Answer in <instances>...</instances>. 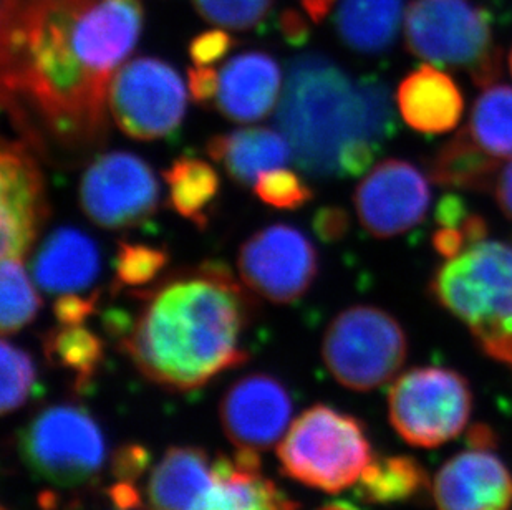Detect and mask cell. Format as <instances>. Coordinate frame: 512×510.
Returning <instances> with one entry per match:
<instances>
[{
	"label": "cell",
	"instance_id": "obj_17",
	"mask_svg": "<svg viewBox=\"0 0 512 510\" xmlns=\"http://www.w3.org/2000/svg\"><path fill=\"white\" fill-rule=\"evenodd\" d=\"M281 88L282 72L276 58L259 50L239 53L219 72L216 108L237 123L261 121L276 108Z\"/></svg>",
	"mask_w": 512,
	"mask_h": 510
},
{
	"label": "cell",
	"instance_id": "obj_4",
	"mask_svg": "<svg viewBox=\"0 0 512 510\" xmlns=\"http://www.w3.org/2000/svg\"><path fill=\"white\" fill-rule=\"evenodd\" d=\"M428 292L489 358L506 363L512 350V244L488 236L469 242L438 265Z\"/></svg>",
	"mask_w": 512,
	"mask_h": 510
},
{
	"label": "cell",
	"instance_id": "obj_3",
	"mask_svg": "<svg viewBox=\"0 0 512 510\" xmlns=\"http://www.w3.org/2000/svg\"><path fill=\"white\" fill-rule=\"evenodd\" d=\"M277 125L295 164L322 179L340 176L348 151H380L395 133L388 88L372 78L355 82L324 53H304L290 62Z\"/></svg>",
	"mask_w": 512,
	"mask_h": 510
},
{
	"label": "cell",
	"instance_id": "obj_12",
	"mask_svg": "<svg viewBox=\"0 0 512 510\" xmlns=\"http://www.w3.org/2000/svg\"><path fill=\"white\" fill-rule=\"evenodd\" d=\"M237 269L247 289L272 304L302 299L319 275V254L309 237L289 224L254 232L239 249Z\"/></svg>",
	"mask_w": 512,
	"mask_h": 510
},
{
	"label": "cell",
	"instance_id": "obj_25",
	"mask_svg": "<svg viewBox=\"0 0 512 510\" xmlns=\"http://www.w3.org/2000/svg\"><path fill=\"white\" fill-rule=\"evenodd\" d=\"M464 133L479 151L498 161L512 159V87L493 83L473 103Z\"/></svg>",
	"mask_w": 512,
	"mask_h": 510
},
{
	"label": "cell",
	"instance_id": "obj_20",
	"mask_svg": "<svg viewBox=\"0 0 512 510\" xmlns=\"http://www.w3.org/2000/svg\"><path fill=\"white\" fill-rule=\"evenodd\" d=\"M102 257L97 242L75 227H58L39 247L34 259L35 284L49 294L85 290L97 280Z\"/></svg>",
	"mask_w": 512,
	"mask_h": 510
},
{
	"label": "cell",
	"instance_id": "obj_24",
	"mask_svg": "<svg viewBox=\"0 0 512 510\" xmlns=\"http://www.w3.org/2000/svg\"><path fill=\"white\" fill-rule=\"evenodd\" d=\"M503 166L479 151L463 128L441 145L426 163L433 183L474 193H491Z\"/></svg>",
	"mask_w": 512,
	"mask_h": 510
},
{
	"label": "cell",
	"instance_id": "obj_44",
	"mask_svg": "<svg viewBox=\"0 0 512 510\" xmlns=\"http://www.w3.org/2000/svg\"><path fill=\"white\" fill-rule=\"evenodd\" d=\"M509 68H511V73H512V49H511V53H509Z\"/></svg>",
	"mask_w": 512,
	"mask_h": 510
},
{
	"label": "cell",
	"instance_id": "obj_10",
	"mask_svg": "<svg viewBox=\"0 0 512 510\" xmlns=\"http://www.w3.org/2000/svg\"><path fill=\"white\" fill-rule=\"evenodd\" d=\"M188 93L183 78L170 63L136 57L115 73L108 108L121 133L138 141L173 135L183 123Z\"/></svg>",
	"mask_w": 512,
	"mask_h": 510
},
{
	"label": "cell",
	"instance_id": "obj_39",
	"mask_svg": "<svg viewBox=\"0 0 512 510\" xmlns=\"http://www.w3.org/2000/svg\"><path fill=\"white\" fill-rule=\"evenodd\" d=\"M491 193L504 216L512 219V159L499 171Z\"/></svg>",
	"mask_w": 512,
	"mask_h": 510
},
{
	"label": "cell",
	"instance_id": "obj_22",
	"mask_svg": "<svg viewBox=\"0 0 512 510\" xmlns=\"http://www.w3.org/2000/svg\"><path fill=\"white\" fill-rule=\"evenodd\" d=\"M206 153L214 163L223 166L237 186L249 188L261 174L285 168L290 159V145L279 131L254 126L211 136Z\"/></svg>",
	"mask_w": 512,
	"mask_h": 510
},
{
	"label": "cell",
	"instance_id": "obj_11",
	"mask_svg": "<svg viewBox=\"0 0 512 510\" xmlns=\"http://www.w3.org/2000/svg\"><path fill=\"white\" fill-rule=\"evenodd\" d=\"M160 183L138 154L108 151L80 179V207L95 226L121 231L145 224L160 206Z\"/></svg>",
	"mask_w": 512,
	"mask_h": 510
},
{
	"label": "cell",
	"instance_id": "obj_9",
	"mask_svg": "<svg viewBox=\"0 0 512 510\" xmlns=\"http://www.w3.org/2000/svg\"><path fill=\"white\" fill-rule=\"evenodd\" d=\"M20 454L35 476L57 487L92 482L107 459V443L97 419L78 405L40 411L20 436Z\"/></svg>",
	"mask_w": 512,
	"mask_h": 510
},
{
	"label": "cell",
	"instance_id": "obj_32",
	"mask_svg": "<svg viewBox=\"0 0 512 510\" xmlns=\"http://www.w3.org/2000/svg\"><path fill=\"white\" fill-rule=\"evenodd\" d=\"M276 0H193L194 9L206 22L218 29H256L271 14Z\"/></svg>",
	"mask_w": 512,
	"mask_h": 510
},
{
	"label": "cell",
	"instance_id": "obj_37",
	"mask_svg": "<svg viewBox=\"0 0 512 510\" xmlns=\"http://www.w3.org/2000/svg\"><path fill=\"white\" fill-rule=\"evenodd\" d=\"M348 226H350V221H348L347 211H343L342 207L337 206L322 207L315 212L314 219H312L315 236L327 244L343 239V236L347 234Z\"/></svg>",
	"mask_w": 512,
	"mask_h": 510
},
{
	"label": "cell",
	"instance_id": "obj_19",
	"mask_svg": "<svg viewBox=\"0 0 512 510\" xmlns=\"http://www.w3.org/2000/svg\"><path fill=\"white\" fill-rule=\"evenodd\" d=\"M397 106L413 130L423 135H445L463 118L464 98L448 73L426 63L401 80Z\"/></svg>",
	"mask_w": 512,
	"mask_h": 510
},
{
	"label": "cell",
	"instance_id": "obj_30",
	"mask_svg": "<svg viewBox=\"0 0 512 510\" xmlns=\"http://www.w3.org/2000/svg\"><path fill=\"white\" fill-rule=\"evenodd\" d=\"M170 264V252L163 247L121 241L115 255L112 294L143 289L155 284Z\"/></svg>",
	"mask_w": 512,
	"mask_h": 510
},
{
	"label": "cell",
	"instance_id": "obj_29",
	"mask_svg": "<svg viewBox=\"0 0 512 510\" xmlns=\"http://www.w3.org/2000/svg\"><path fill=\"white\" fill-rule=\"evenodd\" d=\"M0 290V330L7 337L34 322L42 300L20 259H2Z\"/></svg>",
	"mask_w": 512,
	"mask_h": 510
},
{
	"label": "cell",
	"instance_id": "obj_8",
	"mask_svg": "<svg viewBox=\"0 0 512 510\" xmlns=\"http://www.w3.org/2000/svg\"><path fill=\"white\" fill-rule=\"evenodd\" d=\"M473 390L459 371L416 366L393 381L388 418L405 443L438 448L458 438L473 413Z\"/></svg>",
	"mask_w": 512,
	"mask_h": 510
},
{
	"label": "cell",
	"instance_id": "obj_15",
	"mask_svg": "<svg viewBox=\"0 0 512 510\" xmlns=\"http://www.w3.org/2000/svg\"><path fill=\"white\" fill-rule=\"evenodd\" d=\"M294 414L290 391L276 376H242L226 391L219 416L224 433L237 449L261 453L284 438Z\"/></svg>",
	"mask_w": 512,
	"mask_h": 510
},
{
	"label": "cell",
	"instance_id": "obj_28",
	"mask_svg": "<svg viewBox=\"0 0 512 510\" xmlns=\"http://www.w3.org/2000/svg\"><path fill=\"white\" fill-rule=\"evenodd\" d=\"M44 352L50 365L68 373L73 388L83 393L105 360V343L83 325H60L45 335Z\"/></svg>",
	"mask_w": 512,
	"mask_h": 510
},
{
	"label": "cell",
	"instance_id": "obj_2",
	"mask_svg": "<svg viewBox=\"0 0 512 510\" xmlns=\"http://www.w3.org/2000/svg\"><path fill=\"white\" fill-rule=\"evenodd\" d=\"M125 294L140 308L135 317L108 313V328L151 383L198 390L249 358L242 337L254 310L252 292L223 262L206 260Z\"/></svg>",
	"mask_w": 512,
	"mask_h": 510
},
{
	"label": "cell",
	"instance_id": "obj_23",
	"mask_svg": "<svg viewBox=\"0 0 512 510\" xmlns=\"http://www.w3.org/2000/svg\"><path fill=\"white\" fill-rule=\"evenodd\" d=\"M405 12L403 0H340L335 30L353 52L380 55L395 44Z\"/></svg>",
	"mask_w": 512,
	"mask_h": 510
},
{
	"label": "cell",
	"instance_id": "obj_41",
	"mask_svg": "<svg viewBox=\"0 0 512 510\" xmlns=\"http://www.w3.org/2000/svg\"><path fill=\"white\" fill-rule=\"evenodd\" d=\"M305 15L309 17L314 24H320L322 20L330 14L334 7L335 0H299Z\"/></svg>",
	"mask_w": 512,
	"mask_h": 510
},
{
	"label": "cell",
	"instance_id": "obj_43",
	"mask_svg": "<svg viewBox=\"0 0 512 510\" xmlns=\"http://www.w3.org/2000/svg\"><path fill=\"white\" fill-rule=\"evenodd\" d=\"M504 365H508L509 368H511V370H512V350H511V353H509L508 360H506V363H504Z\"/></svg>",
	"mask_w": 512,
	"mask_h": 510
},
{
	"label": "cell",
	"instance_id": "obj_33",
	"mask_svg": "<svg viewBox=\"0 0 512 510\" xmlns=\"http://www.w3.org/2000/svg\"><path fill=\"white\" fill-rule=\"evenodd\" d=\"M254 193L262 203L276 209H299L314 199V191L299 174L285 168L261 174L254 184Z\"/></svg>",
	"mask_w": 512,
	"mask_h": 510
},
{
	"label": "cell",
	"instance_id": "obj_40",
	"mask_svg": "<svg viewBox=\"0 0 512 510\" xmlns=\"http://www.w3.org/2000/svg\"><path fill=\"white\" fill-rule=\"evenodd\" d=\"M281 30L287 42L292 45L304 44L309 35V25L295 10H285L281 15Z\"/></svg>",
	"mask_w": 512,
	"mask_h": 510
},
{
	"label": "cell",
	"instance_id": "obj_1",
	"mask_svg": "<svg viewBox=\"0 0 512 510\" xmlns=\"http://www.w3.org/2000/svg\"><path fill=\"white\" fill-rule=\"evenodd\" d=\"M145 24L141 0H2V106L49 161H82L110 136L108 92Z\"/></svg>",
	"mask_w": 512,
	"mask_h": 510
},
{
	"label": "cell",
	"instance_id": "obj_34",
	"mask_svg": "<svg viewBox=\"0 0 512 510\" xmlns=\"http://www.w3.org/2000/svg\"><path fill=\"white\" fill-rule=\"evenodd\" d=\"M234 39L224 29L208 30L194 37L189 44V57L194 65L209 67L228 55Z\"/></svg>",
	"mask_w": 512,
	"mask_h": 510
},
{
	"label": "cell",
	"instance_id": "obj_36",
	"mask_svg": "<svg viewBox=\"0 0 512 510\" xmlns=\"http://www.w3.org/2000/svg\"><path fill=\"white\" fill-rule=\"evenodd\" d=\"M100 290L92 294L80 295L77 292L62 294L54 302V315L60 325H83L85 320L97 312Z\"/></svg>",
	"mask_w": 512,
	"mask_h": 510
},
{
	"label": "cell",
	"instance_id": "obj_21",
	"mask_svg": "<svg viewBox=\"0 0 512 510\" xmlns=\"http://www.w3.org/2000/svg\"><path fill=\"white\" fill-rule=\"evenodd\" d=\"M216 486L203 510H300L299 502L267 479L261 458L254 451H241L214 462Z\"/></svg>",
	"mask_w": 512,
	"mask_h": 510
},
{
	"label": "cell",
	"instance_id": "obj_38",
	"mask_svg": "<svg viewBox=\"0 0 512 510\" xmlns=\"http://www.w3.org/2000/svg\"><path fill=\"white\" fill-rule=\"evenodd\" d=\"M188 88L194 102L208 105L218 97L219 72L213 65H194L188 70Z\"/></svg>",
	"mask_w": 512,
	"mask_h": 510
},
{
	"label": "cell",
	"instance_id": "obj_6",
	"mask_svg": "<svg viewBox=\"0 0 512 510\" xmlns=\"http://www.w3.org/2000/svg\"><path fill=\"white\" fill-rule=\"evenodd\" d=\"M403 32L406 50L431 65L466 72L481 88L501 78V52L488 12L466 0H413Z\"/></svg>",
	"mask_w": 512,
	"mask_h": 510
},
{
	"label": "cell",
	"instance_id": "obj_35",
	"mask_svg": "<svg viewBox=\"0 0 512 510\" xmlns=\"http://www.w3.org/2000/svg\"><path fill=\"white\" fill-rule=\"evenodd\" d=\"M151 454L140 444H125L116 451L112 461V472L115 482L135 484L145 476L150 467Z\"/></svg>",
	"mask_w": 512,
	"mask_h": 510
},
{
	"label": "cell",
	"instance_id": "obj_16",
	"mask_svg": "<svg viewBox=\"0 0 512 510\" xmlns=\"http://www.w3.org/2000/svg\"><path fill=\"white\" fill-rule=\"evenodd\" d=\"M431 496L438 510H509L512 472L494 448L469 444L436 472Z\"/></svg>",
	"mask_w": 512,
	"mask_h": 510
},
{
	"label": "cell",
	"instance_id": "obj_18",
	"mask_svg": "<svg viewBox=\"0 0 512 510\" xmlns=\"http://www.w3.org/2000/svg\"><path fill=\"white\" fill-rule=\"evenodd\" d=\"M214 486V462L206 451L174 446L150 472L143 504L148 510H203Z\"/></svg>",
	"mask_w": 512,
	"mask_h": 510
},
{
	"label": "cell",
	"instance_id": "obj_14",
	"mask_svg": "<svg viewBox=\"0 0 512 510\" xmlns=\"http://www.w3.org/2000/svg\"><path fill=\"white\" fill-rule=\"evenodd\" d=\"M37 156L25 141H4L0 150L2 259L24 260L49 219V199Z\"/></svg>",
	"mask_w": 512,
	"mask_h": 510
},
{
	"label": "cell",
	"instance_id": "obj_31",
	"mask_svg": "<svg viewBox=\"0 0 512 510\" xmlns=\"http://www.w3.org/2000/svg\"><path fill=\"white\" fill-rule=\"evenodd\" d=\"M2 393H0V409L2 414L22 408L37 390V368L34 358L29 352L17 347L14 343L2 342Z\"/></svg>",
	"mask_w": 512,
	"mask_h": 510
},
{
	"label": "cell",
	"instance_id": "obj_42",
	"mask_svg": "<svg viewBox=\"0 0 512 510\" xmlns=\"http://www.w3.org/2000/svg\"><path fill=\"white\" fill-rule=\"evenodd\" d=\"M319 510H360L358 507L352 506L350 502L335 501L330 504H325L324 507H320Z\"/></svg>",
	"mask_w": 512,
	"mask_h": 510
},
{
	"label": "cell",
	"instance_id": "obj_27",
	"mask_svg": "<svg viewBox=\"0 0 512 510\" xmlns=\"http://www.w3.org/2000/svg\"><path fill=\"white\" fill-rule=\"evenodd\" d=\"M163 179L170 191L171 209L196 227L208 226L209 207L221 188L216 169L203 159L181 156L163 171Z\"/></svg>",
	"mask_w": 512,
	"mask_h": 510
},
{
	"label": "cell",
	"instance_id": "obj_5",
	"mask_svg": "<svg viewBox=\"0 0 512 510\" xmlns=\"http://www.w3.org/2000/svg\"><path fill=\"white\" fill-rule=\"evenodd\" d=\"M277 458L285 476L337 494L357 484L375 454L360 419L334 406L315 405L295 419Z\"/></svg>",
	"mask_w": 512,
	"mask_h": 510
},
{
	"label": "cell",
	"instance_id": "obj_13",
	"mask_svg": "<svg viewBox=\"0 0 512 510\" xmlns=\"http://www.w3.org/2000/svg\"><path fill=\"white\" fill-rule=\"evenodd\" d=\"M358 221L370 236L390 239L425 221L431 206L426 174L405 159L375 164L353 193Z\"/></svg>",
	"mask_w": 512,
	"mask_h": 510
},
{
	"label": "cell",
	"instance_id": "obj_26",
	"mask_svg": "<svg viewBox=\"0 0 512 510\" xmlns=\"http://www.w3.org/2000/svg\"><path fill=\"white\" fill-rule=\"evenodd\" d=\"M431 487L425 467L411 456L375 458L358 479L355 494L373 506L408 502Z\"/></svg>",
	"mask_w": 512,
	"mask_h": 510
},
{
	"label": "cell",
	"instance_id": "obj_7",
	"mask_svg": "<svg viewBox=\"0 0 512 510\" xmlns=\"http://www.w3.org/2000/svg\"><path fill=\"white\" fill-rule=\"evenodd\" d=\"M322 357L343 388L367 393L395 380L408 357V338L392 313L353 305L325 330Z\"/></svg>",
	"mask_w": 512,
	"mask_h": 510
}]
</instances>
